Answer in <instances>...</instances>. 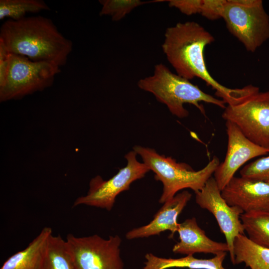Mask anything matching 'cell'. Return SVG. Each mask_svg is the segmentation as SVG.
<instances>
[{"label":"cell","mask_w":269,"mask_h":269,"mask_svg":"<svg viewBox=\"0 0 269 269\" xmlns=\"http://www.w3.org/2000/svg\"><path fill=\"white\" fill-rule=\"evenodd\" d=\"M214 40L208 31L195 21L178 22L166 28L161 47L176 74L189 80L200 78L215 90V95L227 105L237 104L259 89L253 85L229 88L212 77L207 68L204 52L205 47Z\"/></svg>","instance_id":"1"},{"label":"cell","mask_w":269,"mask_h":269,"mask_svg":"<svg viewBox=\"0 0 269 269\" xmlns=\"http://www.w3.org/2000/svg\"><path fill=\"white\" fill-rule=\"evenodd\" d=\"M0 42L10 54L60 67L66 63L73 46L51 19L41 16L5 21L0 27Z\"/></svg>","instance_id":"2"},{"label":"cell","mask_w":269,"mask_h":269,"mask_svg":"<svg viewBox=\"0 0 269 269\" xmlns=\"http://www.w3.org/2000/svg\"><path fill=\"white\" fill-rule=\"evenodd\" d=\"M137 86L153 95L159 102L166 106L173 115L180 119L189 115L184 107L185 104L193 105L203 115L205 110L200 102L224 109L226 107L223 100L203 92L197 85L173 73L162 63L155 65L153 74L139 80Z\"/></svg>","instance_id":"3"},{"label":"cell","mask_w":269,"mask_h":269,"mask_svg":"<svg viewBox=\"0 0 269 269\" xmlns=\"http://www.w3.org/2000/svg\"><path fill=\"white\" fill-rule=\"evenodd\" d=\"M133 150L154 173L155 179L162 183V193L159 200L161 204L171 199L181 190L189 188L195 193L201 190L220 163L214 156L204 167L196 171L189 165L160 155L153 148L135 145Z\"/></svg>","instance_id":"4"},{"label":"cell","mask_w":269,"mask_h":269,"mask_svg":"<svg viewBox=\"0 0 269 269\" xmlns=\"http://www.w3.org/2000/svg\"><path fill=\"white\" fill-rule=\"evenodd\" d=\"M222 18L249 52L269 39V15L262 0H226Z\"/></svg>","instance_id":"5"},{"label":"cell","mask_w":269,"mask_h":269,"mask_svg":"<svg viewBox=\"0 0 269 269\" xmlns=\"http://www.w3.org/2000/svg\"><path fill=\"white\" fill-rule=\"evenodd\" d=\"M60 72V67L53 63L34 62L25 56L10 54L7 75L0 86V101L18 99L42 91L52 85Z\"/></svg>","instance_id":"6"},{"label":"cell","mask_w":269,"mask_h":269,"mask_svg":"<svg viewBox=\"0 0 269 269\" xmlns=\"http://www.w3.org/2000/svg\"><path fill=\"white\" fill-rule=\"evenodd\" d=\"M136 155L134 150L127 153L125 155L127 165L109 179L104 180L100 175L92 178L87 194L77 198L73 207L85 205L110 211L117 196L129 190L133 182L142 178L150 171L144 163L137 160Z\"/></svg>","instance_id":"7"},{"label":"cell","mask_w":269,"mask_h":269,"mask_svg":"<svg viewBox=\"0 0 269 269\" xmlns=\"http://www.w3.org/2000/svg\"><path fill=\"white\" fill-rule=\"evenodd\" d=\"M66 241L74 269H124L122 240L117 235L105 239L97 234L77 237L69 234Z\"/></svg>","instance_id":"8"},{"label":"cell","mask_w":269,"mask_h":269,"mask_svg":"<svg viewBox=\"0 0 269 269\" xmlns=\"http://www.w3.org/2000/svg\"><path fill=\"white\" fill-rule=\"evenodd\" d=\"M251 141L269 150V91L258 92L241 102L226 106L222 115Z\"/></svg>","instance_id":"9"},{"label":"cell","mask_w":269,"mask_h":269,"mask_svg":"<svg viewBox=\"0 0 269 269\" xmlns=\"http://www.w3.org/2000/svg\"><path fill=\"white\" fill-rule=\"evenodd\" d=\"M195 193L196 203L201 208L212 214L216 219L221 232L225 237L233 264L234 241L239 235H245V230L240 218L241 215L244 213L243 211L239 207L230 206L226 202L212 176L208 180L201 190Z\"/></svg>","instance_id":"10"},{"label":"cell","mask_w":269,"mask_h":269,"mask_svg":"<svg viewBox=\"0 0 269 269\" xmlns=\"http://www.w3.org/2000/svg\"><path fill=\"white\" fill-rule=\"evenodd\" d=\"M227 150L224 161L214 173V178L222 191L237 171L251 159L269 154V150L249 139L232 122L226 121Z\"/></svg>","instance_id":"11"},{"label":"cell","mask_w":269,"mask_h":269,"mask_svg":"<svg viewBox=\"0 0 269 269\" xmlns=\"http://www.w3.org/2000/svg\"><path fill=\"white\" fill-rule=\"evenodd\" d=\"M230 206H237L244 213L269 212V184L244 177H233L221 191Z\"/></svg>","instance_id":"12"},{"label":"cell","mask_w":269,"mask_h":269,"mask_svg":"<svg viewBox=\"0 0 269 269\" xmlns=\"http://www.w3.org/2000/svg\"><path fill=\"white\" fill-rule=\"evenodd\" d=\"M191 197L192 194L187 190L177 193L171 199L163 204L148 224L129 231L126 235V238L133 240L147 238L159 235L166 231L170 232L169 238H173L178 228L179 223L177 221L178 217Z\"/></svg>","instance_id":"13"},{"label":"cell","mask_w":269,"mask_h":269,"mask_svg":"<svg viewBox=\"0 0 269 269\" xmlns=\"http://www.w3.org/2000/svg\"><path fill=\"white\" fill-rule=\"evenodd\" d=\"M179 241L172 248L175 254L193 255L195 253L217 255L229 252L226 243L218 242L208 237L197 224L195 218L186 219L179 223L177 232Z\"/></svg>","instance_id":"14"},{"label":"cell","mask_w":269,"mask_h":269,"mask_svg":"<svg viewBox=\"0 0 269 269\" xmlns=\"http://www.w3.org/2000/svg\"><path fill=\"white\" fill-rule=\"evenodd\" d=\"M52 229L44 227L24 250L9 257L0 269H41Z\"/></svg>","instance_id":"15"},{"label":"cell","mask_w":269,"mask_h":269,"mask_svg":"<svg viewBox=\"0 0 269 269\" xmlns=\"http://www.w3.org/2000/svg\"><path fill=\"white\" fill-rule=\"evenodd\" d=\"M226 252L215 255L209 259H198L192 255L178 258H164L152 253L145 255L146 261L141 269H168L170 268H188L189 269H226L223 263Z\"/></svg>","instance_id":"16"},{"label":"cell","mask_w":269,"mask_h":269,"mask_svg":"<svg viewBox=\"0 0 269 269\" xmlns=\"http://www.w3.org/2000/svg\"><path fill=\"white\" fill-rule=\"evenodd\" d=\"M233 264L244 263L250 269H269V249L259 246L240 234L233 245Z\"/></svg>","instance_id":"17"},{"label":"cell","mask_w":269,"mask_h":269,"mask_svg":"<svg viewBox=\"0 0 269 269\" xmlns=\"http://www.w3.org/2000/svg\"><path fill=\"white\" fill-rule=\"evenodd\" d=\"M41 269H74L68 244L60 235L50 236Z\"/></svg>","instance_id":"18"},{"label":"cell","mask_w":269,"mask_h":269,"mask_svg":"<svg viewBox=\"0 0 269 269\" xmlns=\"http://www.w3.org/2000/svg\"><path fill=\"white\" fill-rule=\"evenodd\" d=\"M240 218L248 238L256 245L269 249V212L244 213Z\"/></svg>","instance_id":"19"},{"label":"cell","mask_w":269,"mask_h":269,"mask_svg":"<svg viewBox=\"0 0 269 269\" xmlns=\"http://www.w3.org/2000/svg\"><path fill=\"white\" fill-rule=\"evenodd\" d=\"M48 9V5L40 0H0V19L18 20L25 17L27 13Z\"/></svg>","instance_id":"20"},{"label":"cell","mask_w":269,"mask_h":269,"mask_svg":"<svg viewBox=\"0 0 269 269\" xmlns=\"http://www.w3.org/2000/svg\"><path fill=\"white\" fill-rule=\"evenodd\" d=\"M152 1L139 0H101L100 15L110 16L113 21H119L136 7Z\"/></svg>","instance_id":"21"},{"label":"cell","mask_w":269,"mask_h":269,"mask_svg":"<svg viewBox=\"0 0 269 269\" xmlns=\"http://www.w3.org/2000/svg\"><path fill=\"white\" fill-rule=\"evenodd\" d=\"M240 173L242 177L269 184V154L247 164L241 169Z\"/></svg>","instance_id":"22"},{"label":"cell","mask_w":269,"mask_h":269,"mask_svg":"<svg viewBox=\"0 0 269 269\" xmlns=\"http://www.w3.org/2000/svg\"><path fill=\"white\" fill-rule=\"evenodd\" d=\"M226 0H203L200 14L210 20L222 18Z\"/></svg>","instance_id":"23"},{"label":"cell","mask_w":269,"mask_h":269,"mask_svg":"<svg viewBox=\"0 0 269 269\" xmlns=\"http://www.w3.org/2000/svg\"><path fill=\"white\" fill-rule=\"evenodd\" d=\"M168 5L178 9L181 13L191 15L200 14L203 0H166Z\"/></svg>","instance_id":"24"},{"label":"cell","mask_w":269,"mask_h":269,"mask_svg":"<svg viewBox=\"0 0 269 269\" xmlns=\"http://www.w3.org/2000/svg\"><path fill=\"white\" fill-rule=\"evenodd\" d=\"M10 53L0 42V86L3 84L7 75L10 64Z\"/></svg>","instance_id":"25"}]
</instances>
